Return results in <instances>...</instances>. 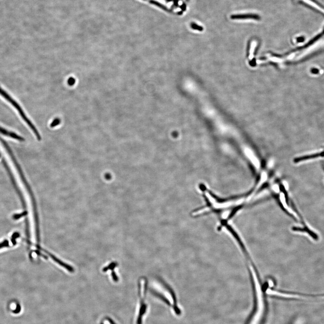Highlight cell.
I'll list each match as a JSON object with an SVG mask.
<instances>
[{"instance_id": "cell-1", "label": "cell", "mask_w": 324, "mask_h": 324, "mask_svg": "<svg viewBox=\"0 0 324 324\" xmlns=\"http://www.w3.org/2000/svg\"><path fill=\"white\" fill-rule=\"evenodd\" d=\"M153 291L155 295L173 307L176 313H180V310L176 304V298L174 293L171 288L165 282L161 280H158L155 286L154 285Z\"/></svg>"}, {"instance_id": "cell-2", "label": "cell", "mask_w": 324, "mask_h": 324, "mask_svg": "<svg viewBox=\"0 0 324 324\" xmlns=\"http://www.w3.org/2000/svg\"><path fill=\"white\" fill-rule=\"evenodd\" d=\"M147 281L145 277H141L138 281L139 296L140 300V307L139 311L137 318V324H141L142 318L145 313L146 309L145 304L146 289H147Z\"/></svg>"}, {"instance_id": "cell-3", "label": "cell", "mask_w": 324, "mask_h": 324, "mask_svg": "<svg viewBox=\"0 0 324 324\" xmlns=\"http://www.w3.org/2000/svg\"><path fill=\"white\" fill-rule=\"evenodd\" d=\"M0 94L2 96H3L6 100L8 101L9 102V103H11V104L12 105V106H13L15 108H16V109H17V111H18L19 113L20 114V116L23 118L26 124L29 126L30 128H31V129H32V130L33 131L34 134L36 135V137H37L38 140H41V139L42 138H41V137L39 133L38 132L37 128L35 127L34 126V125L32 124L31 122L30 121V120L27 118L26 115V114H25V113H24V111L22 110V108H21L19 106V104H17L15 101H14L12 97H10V96H9V95L4 91V90H2V89L1 88H0Z\"/></svg>"}, {"instance_id": "cell-4", "label": "cell", "mask_w": 324, "mask_h": 324, "mask_svg": "<svg viewBox=\"0 0 324 324\" xmlns=\"http://www.w3.org/2000/svg\"><path fill=\"white\" fill-rule=\"evenodd\" d=\"M232 19L234 20H246V19H252V20H259L260 19V16L257 14H238V15H233L231 16Z\"/></svg>"}, {"instance_id": "cell-5", "label": "cell", "mask_w": 324, "mask_h": 324, "mask_svg": "<svg viewBox=\"0 0 324 324\" xmlns=\"http://www.w3.org/2000/svg\"><path fill=\"white\" fill-rule=\"evenodd\" d=\"M0 133H1V134H3V135L8 136V137L12 138L14 139L20 140V141H23L25 140V139L21 137V136H19V135L13 133V132H9V131L6 130V129L1 128V127H0Z\"/></svg>"}, {"instance_id": "cell-6", "label": "cell", "mask_w": 324, "mask_h": 324, "mask_svg": "<svg viewBox=\"0 0 324 324\" xmlns=\"http://www.w3.org/2000/svg\"><path fill=\"white\" fill-rule=\"evenodd\" d=\"M292 230L294 231H299L306 232L309 235L315 240L318 239V236L315 233L311 231L307 227H304V228H300V227H294L292 228Z\"/></svg>"}, {"instance_id": "cell-7", "label": "cell", "mask_w": 324, "mask_h": 324, "mask_svg": "<svg viewBox=\"0 0 324 324\" xmlns=\"http://www.w3.org/2000/svg\"><path fill=\"white\" fill-rule=\"evenodd\" d=\"M148 1L151 4H153V5H155V6H157V7H158L162 9L164 11H167V12H170V9H169L167 7H165L164 5L163 4H161V3L159 2H158V1H155L154 0H148Z\"/></svg>"}, {"instance_id": "cell-8", "label": "cell", "mask_w": 324, "mask_h": 324, "mask_svg": "<svg viewBox=\"0 0 324 324\" xmlns=\"http://www.w3.org/2000/svg\"><path fill=\"white\" fill-rule=\"evenodd\" d=\"M117 265H118V264H117V263H111L109 266L106 267V268H104L103 269V271H104V272H106L107 270H108V269H112L113 270L114 268H116Z\"/></svg>"}, {"instance_id": "cell-9", "label": "cell", "mask_w": 324, "mask_h": 324, "mask_svg": "<svg viewBox=\"0 0 324 324\" xmlns=\"http://www.w3.org/2000/svg\"><path fill=\"white\" fill-rule=\"evenodd\" d=\"M27 214V212L25 211V212H23L22 213H20V214H15L13 216V218L15 220L19 219L20 218L24 217V216H26Z\"/></svg>"}, {"instance_id": "cell-10", "label": "cell", "mask_w": 324, "mask_h": 324, "mask_svg": "<svg viewBox=\"0 0 324 324\" xmlns=\"http://www.w3.org/2000/svg\"><path fill=\"white\" fill-rule=\"evenodd\" d=\"M191 27L193 29H195V30H200V31L203 30V27H202L200 26L195 23H192L191 25Z\"/></svg>"}, {"instance_id": "cell-11", "label": "cell", "mask_w": 324, "mask_h": 324, "mask_svg": "<svg viewBox=\"0 0 324 324\" xmlns=\"http://www.w3.org/2000/svg\"><path fill=\"white\" fill-rule=\"evenodd\" d=\"M9 245V243L8 240H5L4 241H3L2 243H0V249L1 248H4V247H7Z\"/></svg>"}, {"instance_id": "cell-12", "label": "cell", "mask_w": 324, "mask_h": 324, "mask_svg": "<svg viewBox=\"0 0 324 324\" xmlns=\"http://www.w3.org/2000/svg\"><path fill=\"white\" fill-rule=\"evenodd\" d=\"M59 123H60V120L59 119H56L54 120L52 122V123L51 124V127H55L56 126L58 125Z\"/></svg>"}, {"instance_id": "cell-13", "label": "cell", "mask_w": 324, "mask_h": 324, "mask_svg": "<svg viewBox=\"0 0 324 324\" xmlns=\"http://www.w3.org/2000/svg\"><path fill=\"white\" fill-rule=\"evenodd\" d=\"M19 236V234L18 233H15L14 234L13 236H12V242L14 244H15V239L17 238Z\"/></svg>"}, {"instance_id": "cell-14", "label": "cell", "mask_w": 324, "mask_h": 324, "mask_svg": "<svg viewBox=\"0 0 324 324\" xmlns=\"http://www.w3.org/2000/svg\"><path fill=\"white\" fill-rule=\"evenodd\" d=\"M311 72L314 74H318L319 73V70L318 69L314 68V69H312L311 70Z\"/></svg>"}, {"instance_id": "cell-15", "label": "cell", "mask_w": 324, "mask_h": 324, "mask_svg": "<svg viewBox=\"0 0 324 324\" xmlns=\"http://www.w3.org/2000/svg\"><path fill=\"white\" fill-rule=\"evenodd\" d=\"M74 78L69 79V80L68 81V83H69V84L71 83V84H74Z\"/></svg>"}, {"instance_id": "cell-16", "label": "cell", "mask_w": 324, "mask_h": 324, "mask_svg": "<svg viewBox=\"0 0 324 324\" xmlns=\"http://www.w3.org/2000/svg\"><path fill=\"white\" fill-rule=\"evenodd\" d=\"M298 42H303V41H304V38H302L301 37V38H298Z\"/></svg>"}, {"instance_id": "cell-17", "label": "cell", "mask_w": 324, "mask_h": 324, "mask_svg": "<svg viewBox=\"0 0 324 324\" xmlns=\"http://www.w3.org/2000/svg\"><path fill=\"white\" fill-rule=\"evenodd\" d=\"M167 2H170L171 1H174V0H165Z\"/></svg>"}]
</instances>
